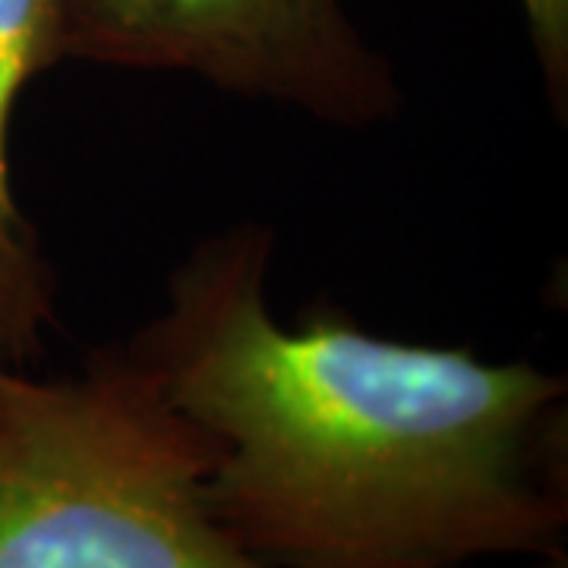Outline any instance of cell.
Here are the masks:
<instances>
[{
	"label": "cell",
	"instance_id": "obj_2",
	"mask_svg": "<svg viewBox=\"0 0 568 568\" xmlns=\"http://www.w3.org/2000/svg\"><path fill=\"white\" fill-rule=\"evenodd\" d=\"M212 462L123 345L51 379L0 357V568H265L215 521Z\"/></svg>",
	"mask_w": 568,
	"mask_h": 568
},
{
	"label": "cell",
	"instance_id": "obj_5",
	"mask_svg": "<svg viewBox=\"0 0 568 568\" xmlns=\"http://www.w3.org/2000/svg\"><path fill=\"white\" fill-rule=\"evenodd\" d=\"M530 48L559 121L568 114V0H518Z\"/></svg>",
	"mask_w": 568,
	"mask_h": 568
},
{
	"label": "cell",
	"instance_id": "obj_1",
	"mask_svg": "<svg viewBox=\"0 0 568 568\" xmlns=\"http://www.w3.org/2000/svg\"><path fill=\"white\" fill-rule=\"evenodd\" d=\"M278 234L237 222L174 265L123 347L209 433L205 499L265 568H470L568 540V379L530 361L268 306Z\"/></svg>",
	"mask_w": 568,
	"mask_h": 568
},
{
	"label": "cell",
	"instance_id": "obj_4",
	"mask_svg": "<svg viewBox=\"0 0 568 568\" xmlns=\"http://www.w3.org/2000/svg\"><path fill=\"white\" fill-rule=\"evenodd\" d=\"M61 58V0H0V357L29 366L58 328V278L10 174V126L29 82Z\"/></svg>",
	"mask_w": 568,
	"mask_h": 568
},
{
	"label": "cell",
	"instance_id": "obj_3",
	"mask_svg": "<svg viewBox=\"0 0 568 568\" xmlns=\"http://www.w3.org/2000/svg\"><path fill=\"white\" fill-rule=\"evenodd\" d=\"M63 61L186 73L313 121H395L405 92L345 0H61Z\"/></svg>",
	"mask_w": 568,
	"mask_h": 568
},
{
	"label": "cell",
	"instance_id": "obj_6",
	"mask_svg": "<svg viewBox=\"0 0 568 568\" xmlns=\"http://www.w3.org/2000/svg\"><path fill=\"white\" fill-rule=\"evenodd\" d=\"M521 568H568V549L566 552H552V556H540V559H525Z\"/></svg>",
	"mask_w": 568,
	"mask_h": 568
}]
</instances>
